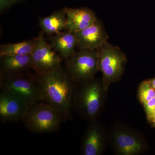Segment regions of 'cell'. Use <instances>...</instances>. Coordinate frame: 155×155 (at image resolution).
<instances>
[{
	"mask_svg": "<svg viewBox=\"0 0 155 155\" xmlns=\"http://www.w3.org/2000/svg\"><path fill=\"white\" fill-rule=\"evenodd\" d=\"M44 101L55 108L64 121L70 117L75 84L61 67L38 76Z\"/></svg>",
	"mask_w": 155,
	"mask_h": 155,
	"instance_id": "obj_1",
	"label": "cell"
},
{
	"mask_svg": "<svg viewBox=\"0 0 155 155\" xmlns=\"http://www.w3.org/2000/svg\"><path fill=\"white\" fill-rule=\"evenodd\" d=\"M77 85L74 90L73 106L87 121H96L102 111L107 91L102 79L95 78Z\"/></svg>",
	"mask_w": 155,
	"mask_h": 155,
	"instance_id": "obj_2",
	"label": "cell"
},
{
	"mask_svg": "<svg viewBox=\"0 0 155 155\" xmlns=\"http://www.w3.org/2000/svg\"><path fill=\"white\" fill-rule=\"evenodd\" d=\"M97 51L99 71L101 72L103 85L107 91L111 84L118 81L122 78L127 58L120 48L108 41Z\"/></svg>",
	"mask_w": 155,
	"mask_h": 155,
	"instance_id": "obj_3",
	"label": "cell"
},
{
	"mask_svg": "<svg viewBox=\"0 0 155 155\" xmlns=\"http://www.w3.org/2000/svg\"><path fill=\"white\" fill-rule=\"evenodd\" d=\"M22 122L31 132L45 134L57 131L64 121L55 108L42 101L29 107Z\"/></svg>",
	"mask_w": 155,
	"mask_h": 155,
	"instance_id": "obj_4",
	"label": "cell"
},
{
	"mask_svg": "<svg viewBox=\"0 0 155 155\" xmlns=\"http://www.w3.org/2000/svg\"><path fill=\"white\" fill-rule=\"evenodd\" d=\"M0 87L2 91L10 92L20 97L29 107L44 101L38 76L35 77L26 72L1 75Z\"/></svg>",
	"mask_w": 155,
	"mask_h": 155,
	"instance_id": "obj_5",
	"label": "cell"
},
{
	"mask_svg": "<svg viewBox=\"0 0 155 155\" xmlns=\"http://www.w3.org/2000/svg\"><path fill=\"white\" fill-rule=\"evenodd\" d=\"M108 138L116 155H140L147 149L146 143L141 134L119 122L112 127Z\"/></svg>",
	"mask_w": 155,
	"mask_h": 155,
	"instance_id": "obj_6",
	"label": "cell"
},
{
	"mask_svg": "<svg viewBox=\"0 0 155 155\" xmlns=\"http://www.w3.org/2000/svg\"><path fill=\"white\" fill-rule=\"evenodd\" d=\"M97 50H79L68 59L67 73L76 85L95 79L98 72Z\"/></svg>",
	"mask_w": 155,
	"mask_h": 155,
	"instance_id": "obj_7",
	"label": "cell"
},
{
	"mask_svg": "<svg viewBox=\"0 0 155 155\" xmlns=\"http://www.w3.org/2000/svg\"><path fill=\"white\" fill-rule=\"evenodd\" d=\"M31 56V69L38 76L61 67L62 61V57L46 41L42 35L38 37Z\"/></svg>",
	"mask_w": 155,
	"mask_h": 155,
	"instance_id": "obj_8",
	"label": "cell"
},
{
	"mask_svg": "<svg viewBox=\"0 0 155 155\" xmlns=\"http://www.w3.org/2000/svg\"><path fill=\"white\" fill-rule=\"evenodd\" d=\"M29 106L20 97L10 92L0 93V120L2 122L22 121Z\"/></svg>",
	"mask_w": 155,
	"mask_h": 155,
	"instance_id": "obj_9",
	"label": "cell"
},
{
	"mask_svg": "<svg viewBox=\"0 0 155 155\" xmlns=\"http://www.w3.org/2000/svg\"><path fill=\"white\" fill-rule=\"evenodd\" d=\"M108 140V133L104 127L96 121L91 122L82 138L81 154H102L105 150Z\"/></svg>",
	"mask_w": 155,
	"mask_h": 155,
	"instance_id": "obj_10",
	"label": "cell"
},
{
	"mask_svg": "<svg viewBox=\"0 0 155 155\" xmlns=\"http://www.w3.org/2000/svg\"><path fill=\"white\" fill-rule=\"evenodd\" d=\"M74 33L79 50L97 51L108 41L109 38L102 22L99 19L88 27Z\"/></svg>",
	"mask_w": 155,
	"mask_h": 155,
	"instance_id": "obj_11",
	"label": "cell"
},
{
	"mask_svg": "<svg viewBox=\"0 0 155 155\" xmlns=\"http://www.w3.org/2000/svg\"><path fill=\"white\" fill-rule=\"evenodd\" d=\"M67 17V29L72 32L83 30L97 20L93 11L87 8H65Z\"/></svg>",
	"mask_w": 155,
	"mask_h": 155,
	"instance_id": "obj_12",
	"label": "cell"
},
{
	"mask_svg": "<svg viewBox=\"0 0 155 155\" xmlns=\"http://www.w3.org/2000/svg\"><path fill=\"white\" fill-rule=\"evenodd\" d=\"M30 68H31V55L6 56L1 58V75L22 73Z\"/></svg>",
	"mask_w": 155,
	"mask_h": 155,
	"instance_id": "obj_13",
	"label": "cell"
},
{
	"mask_svg": "<svg viewBox=\"0 0 155 155\" xmlns=\"http://www.w3.org/2000/svg\"><path fill=\"white\" fill-rule=\"evenodd\" d=\"M51 45L62 58L69 59L76 53L77 39L74 32L61 31L52 38Z\"/></svg>",
	"mask_w": 155,
	"mask_h": 155,
	"instance_id": "obj_14",
	"label": "cell"
},
{
	"mask_svg": "<svg viewBox=\"0 0 155 155\" xmlns=\"http://www.w3.org/2000/svg\"><path fill=\"white\" fill-rule=\"evenodd\" d=\"M39 19L40 27L48 35L56 34L67 29V17L64 8Z\"/></svg>",
	"mask_w": 155,
	"mask_h": 155,
	"instance_id": "obj_15",
	"label": "cell"
},
{
	"mask_svg": "<svg viewBox=\"0 0 155 155\" xmlns=\"http://www.w3.org/2000/svg\"><path fill=\"white\" fill-rule=\"evenodd\" d=\"M38 37L16 43L1 45L0 58L6 56L31 55L35 46Z\"/></svg>",
	"mask_w": 155,
	"mask_h": 155,
	"instance_id": "obj_16",
	"label": "cell"
},
{
	"mask_svg": "<svg viewBox=\"0 0 155 155\" xmlns=\"http://www.w3.org/2000/svg\"><path fill=\"white\" fill-rule=\"evenodd\" d=\"M138 96L140 103L143 104L155 97V90L151 86L150 80L143 81L138 91Z\"/></svg>",
	"mask_w": 155,
	"mask_h": 155,
	"instance_id": "obj_17",
	"label": "cell"
},
{
	"mask_svg": "<svg viewBox=\"0 0 155 155\" xmlns=\"http://www.w3.org/2000/svg\"><path fill=\"white\" fill-rule=\"evenodd\" d=\"M143 105L145 110L147 118L151 122L152 120L155 108V97Z\"/></svg>",
	"mask_w": 155,
	"mask_h": 155,
	"instance_id": "obj_18",
	"label": "cell"
},
{
	"mask_svg": "<svg viewBox=\"0 0 155 155\" xmlns=\"http://www.w3.org/2000/svg\"><path fill=\"white\" fill-rule=\"evenodd\" d=\"M21 2V0H1L0 11L1 12H4L15 4Z\"/></svg>",
	"mask_w": 155,
	"mask_h": 155,
	"instance_id": "obj_19",
	"label": "cell"
},
{
	"mask_svg": "<svg viewBox=\"0 0 155 155\" xmlns=\"http://www.w3.org/2000/svg\"><path fill=\"white\" fill-rule=\"evenodd\" d=\"M150 82L151 86L155 90V78L152 79V80H150Z\"/></svg>",
	"mask_w": 155,
	"mask_h": 155,
	"instance_id": "obj_20",
	"label": "cell"
},
{
	"mask_svg": "<svg viewBox=\"0 0 155 155\" xmlns=\"http://www.w3.org/2000/svg\"><path fill=\"white\" fill-rule=\"evenodd\" d=\"M154 119H155V108L154 109V113L153 115L152 120V121H151V122H152L153 120H154Z\"/></svg>",
	"mask_w": 155,
	"mask_h": 155,
	"instance_id": "obj_21",
	"label": "cell"
},
{
	"mask_svg": "<svg viewBox=\"0 0 155 155\" xmlns=\"http://www.w3.org/2000/svg\"><path fill=\"white\" fill-rule=\"evenodd\" d=\"M151 122H153V124L154 126H155V119H154V120H153Z\"/></svg>",
	"mask_w": 155,
	"mask_h": 155,
	"instance_id": "obj_22",
	"label": "cell"
}]
</instances>
